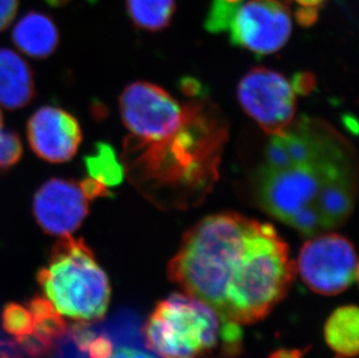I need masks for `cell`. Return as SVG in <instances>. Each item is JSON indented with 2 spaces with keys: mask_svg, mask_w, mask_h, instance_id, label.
<instances>
[{
  "mask_svg": "<svg viewBox=\"0 0 359 358\" xmlns=\"http://www.w3.org/2000/svg\"><path fill=\"white\" fill-rule=\"evenodd\" d=\"M129 134L121 164L129 183L161 210L198 206L219 179L229 125L207 97L182 102L149 81H134L119 98Z\"/></svg>",
  "mask_w": 359,
  "mask_h": 358,
  "instance_id": "1",
  "label": "cell"
},
{
  "mask_svg": "<svg viewBox=\"0 0 359 358\" xmlns=\"http://www.w3.org/2000/svg\"><path fill=\"white\" fill-rule=\"evenodd\" d=\"M290 249L275 227L234 212L191 227L168 267L170 281L222 318L250 324L266 318L295 277Z\"/></svg>",
  "mask_w": 359,
  "mask_h": 358,
  "instance_id": "2",
  "label": "cell"
},
{
  "mask_svg": "<svg viewBox=\"0 0 359 358\" xmlns=\"http://www.w3.org/2000/svg\"><path fill=\"white\" fill-rule=\"evenodd\" d=\"M270 139L252 179L258 206L305 237L342 226L355 208L358 187L349 140L307 117Z\"/></svg>",
  "mask_w": 359,
  "mask_h": 358,
  "instance_id": "3",
  "label": "cell"
},
{
  "mask_svg": "<svg viewBox=\"0 0 359 358\" xmlns=\"http://www.w3.org/2000/svg\"><path fill=\"white\" fill-rule=\"evenodd\" d=\"M240 324L222 318L210 305L187 293L163 299L143 326L147 348L160 358L226 357L242 348Z\"/></svg>",
  "mask_w": 359,
  "mask_h": 358,
  "instance_id": "4",
  "label": "cell"
},
{
  "mask_svg": "<svg viewBox=\"0 0 359 358\" xmlns=\"http://www.w3.org/2000/svg\"><path fill=\"white\" fill-rule=\"evenodd\" d=\"M36 279L60 314L81 321L105 317L111 299L109 277L83 239L61 237Z\"/></svg>",
  "mask_w": 359,
  "mask_h": 358,
  "instance_id": "5",
  "label": "cell"
},
{
  "mask_svg": "<svg viewBox=\"0 0 359 358\" xmlns=\"http://www.w3.org/2000/svg\"><path fill=\"white\" fill-rule=\"evenodd\" d=\"M210 32H228L231 44L264 56L275 54L287 44L292 17L279 0H214L207 17Z\"/></svg>",
  "mask_w": 359,
  "mask_h": 358,
  "instance_id": "6",
  "label": "cell"
},
{
  "mask_svg": "<svg viewBox=\"0 0 359 358\" xmlns=\"http://www.w3.org/2000/svg\"><path fill=\"white\" fill-rule=\"evenodd\" d=\"M295 270L316 293H342L357 281L356 251L346 237L339 234H319L302 246Z\"/></svg>",
  "mask_w": 359,
  "mask_h": 358,
  "instance_id": "7",
  "label": "cell"
},
{
  "mask_svg": "<svg viewBox=\"0 0 359 358\" xmlns=\"http://www.w3.org/2000/svg\"><path fill=\"white\" fill-rule=\"evenodd\" d=\"M238 97L244 112L269 136L279 135L294 120V88L279 72L251 69L238 83Z\"/></svg>",
  "mask_w": 359,
  "mask_h": 358,
  "instance_id": "8",
  "label": "cell"
},
{
  "mask_svg": "<svg viewBox=\"0 0 359 358\" xmlns=\"http://www.w3.org/2000/svg\"><path fill=\"white\" fill-rule=\"evenodd\" d=\"M88 212V200L75 180L51 178L35 193L33 213L41 230L49 235H72Z\"/></svg>",
  "mask_w": 359,
  "mask_h": 358,
  "instance_id": "9",
  "label": "cell"
},
{
  "mask_svg": "<svg viewBox=\"0 0 359 358\" xmlns=\"http://www.w3.org/2000/svg\"><path fill=\"white\" fill-rule=\"evenodd\" d=\"M28 142L38 157L50 163H65L75 157L81 143L77 119L63 108L44 106L27 124Z\"/></svg>",
  "mask_w": 359,
  "mask_h": 358,
  "instance_id": "10",
  "label": "cell"
},
{
  "mask_svg": "<svg viewBox=\"0 0 359 358\" xmlns=\"http://www.w3.org/2000/svg\"><path fill=\"white\" fill-rule=\"evenodd\" d=\"M31 65L15 51L0 48V104L7 110L29 105L35 98Z\"/></svg>",
  "mask_w": 359,
  "mask_h": 358,
  "instance_id": "11",
  "label": "cell"
},
{
  "mask_svg": "<svg viewBox=\"0 0 359 358\" xmlns=\"http://www.w3.org/2000/svg\"><path fill=\"white\" fill-rule=\"evenodd\" d=\"M12 40L25 55L42 60L49 58L56 51L60 34L50 17L32 11L25 14L14 26Z\"/></svg>",
  "mask_w": 359,
  "mask_h": 358,
  "instance_id": "12",
  "label": "cell"
},
{
  "mask_svg": "<svg viewBox=\"0 0 359 358\" xmlns=\"http://www.w3.org/2000/svg\"><path fill=\"white\" fill-rule=\"evenodd\" d=\"M359 314L353 305L336 310L325 322L327 345L339 355L356 357L358 354Z\"/></svg>",
  "mask_w": 359,
  "mask_h": 358,
  "instance_id": "13",
  "label": "cell"
},
{
  "mask_svg": "<svg viewBox=\"0 0 359 358\" xmlns=\"http://www.w3.org/2000/svg\"><path fill=\"white\" fill-rule=\"evenodd\" d=\"M127 12L136 27L157 32L169 26L176 0H126Z\"/></svg>",
  "mask_w": 359,
  "mask_h": 358,
  "instance_id": "14",
  "label": "cell"
},
{
  "mask_svg": "<svg viewBox=\"0 0 359 358\" xmlns=\"http://www.w3.org/2000/svg\"><path fill=\"white\" fill-rule=\"evenodd\" d=\"M84 162L88 176L107 187L118 185L123 178L122 164L109 145L97 143L95 154L86 156Z\"/></svg>",
  "mask_w": 359,
  "mask_h": 358,
  "instance_id": "15",
  "label": "cell"
},
{
  "mask_svg": "<svg viewBox=\"0 0 359 358\" xmlns=\"http://www.w3.org/2000/svg\"><path fill=\"white\" fill-rule=\"evenodd\" d=\"M1 326L7 334L17 338H25L34 331V320L31 312L15 303H10L4 307Z\"/></svg>",
  "mask_w": 359,
  "mask_h": 358,
  "instance_id": "16",
  "label": "cell"
},
{
  "mask_svg": "<svg viewBox=\"0 0 359 358\" xmlns=\"http://www.w3.org/2000/svg\"><path fill=\"white\" fill-rule=\"evenodd\" d=\"M22 156V145L18 134L5 131L0 139V170L11 169Z\"/></svg>",
  "mask_w": 359,
  "mask_h": 358,
  "instance_id": "17",
  "label": "cell"
},
{
  "mask_svg": "<svg viewBox=\"0 0 359 358\" xmlns=\"http://www.w3.org/2000/svg\"><path fill=\"white\" fill-rule=\"evenodd\" d=\"M27 306L28 311L31 312L34 322L47 318L49 315L54 314L57 312L50 300H48L43 297H39V296L28 301Z\"/></svg>",
  "mask_w": 359,
  "mask_h": 358,
  "instance_id": "18",
  "label": "cell"
},
{
  "mask_svg": "<svg viewBox=\"0 0 359 358\" xmlns=\"http://www.w3.org/2000/svg\"><path fill=\"white\" fill-rule=\"evenodd\" d=\"M86 352L90 358H109L113 354L112 341L105 335H95Z\"/></svg>",
  "mask_w": 359,
  "mask_h": 358,
  "instance_id": "19",
  "label": "cell"
},
{
  "mask_svg": "<svg viewBox=\"0 0 359 358\" xmlns=\"http://www.w3.org/2000/svg\"><path fill=\"white\" fill-rule=\"evenodd\" d=\"M70 334H72V340L77 345V348L81 352H88V345L90 342L95 338V331L90 329V328L84 324H76L72 326L70 329Z\"/></svg>",
  "mask_w": 359,
  "mask_h": 358,
  "instance_id": "20",
  "label": "cell"
},
{
  "mask_svg": "<svg viewBox=\"0 0 359 358\" xmlns=\"http://www.w3.org/2000/svg\"><path fill=\"white\" fill-rule=\"evenodd\" d=\"M79 186H81V192L84 193L86 199L90 200V201L95 199V198L109 197L111 194L107 186L104 185L98 180H95V179L91 178V177H88L84 180H81L79 183Z\"/></svg>",
  "mask_w": 359,
  "mask_h": 358,
  "instance_id": "21",
  "label": "cell"
},
{
  "mask_svg": "<svg viewBox=\"0 0 359 358\" xmlns=\"http://www.w3.org/2000/svg\"><path fill=\"white\" fill-rule=\"evenodd\" d=\"M19 0H0V32L6 29L17 14Z\"/></svg>",
  "mask_w": 359,
  "mask_h": 358,
  "instance_id": "22",
  "label": "cell"
},
{
  "mask_svg": "<svg viewBox=\"0 0 359 358\" xmlns=\"http://www.w3.org/2000/svg\"><path fill=\"white\" fill-rule=\"evenodd\" d=\"M109 358H157L150 355L148 352H142L139 349L127 348L122 347L118 349L116 352H113L112 355Z\"/></svg>",
  "mask_w": 359,
  "mask_h": 358,
  "instance_id": "23",
  "label": "cell"
},
{
  "mask_svg": "<svg viewBox=\"0 0 359 358\" xmlns=\"http://www.w3.org/2000/svg\"><path fill=\"white\" fill-rule=\"evenodd\" d=\"M302 352L298 350H279L270 358H302Z\"/></svg>",
  "mask_w": 359,
  "mask_h": 358,
  "instance_id": "24",
  "label": "cell"
},
{
  "mask_svg": "<svg viewBox=\"0 0 359 358\" xmlns=\"http://www.w3.org/2000/svg\"><path fill=\"white\" fill-rule=\"evenodd\" d=\"M298 1L306 6H314L316 4L321 3L322 0H298Z\"/></svg>",
  "mask_w": 359,
  "mask_h": 358,
  "instance_id": "25",
  "label": "cell"
},
{
  "mask_svg": "<svg viewBox=\"0 0 359 358\" xmlns=\"http://www.w3.org/2000/svg\"><path fill=\"white\" fill-rule=\"evenodd\" d=\"M4 120H3V114H1V111H0V139L3 138L4 135Z\"/></svg>",
  "mask_w": 359,
  "mask_h": 358,
  "instance_id": "26",
  "label": "cell"
},
{
  "mask_svg": "<svg viewBox=\"0 0 359 358\" xmlns=\"http://www.w3.org/2000/svg\"><path fill=\"white\" fill-rule=\"evenodd\" d=\"M0 358H10V356L5 354V352H0Z\"/></svg>",
  "mask_w": 359,
  "mask_h": 358,
  "instance_id": "27",
  "label": "cell"
},
{
  "mask_svg": "<svg viewBox=\"0 0 359 358\" xmlns=\"http://www.w3.org/2000/svg\"><path fill=\"white\" fill-rule=\"evenodd\" d=\"M337 358H350V357H348V356H342V355H341V357H337Z\"/></svg>",
  "mask_w": 359,
  "mask_h": 358,
  "instance_id": "28",
  "label": "cell"
}]
</instances>
